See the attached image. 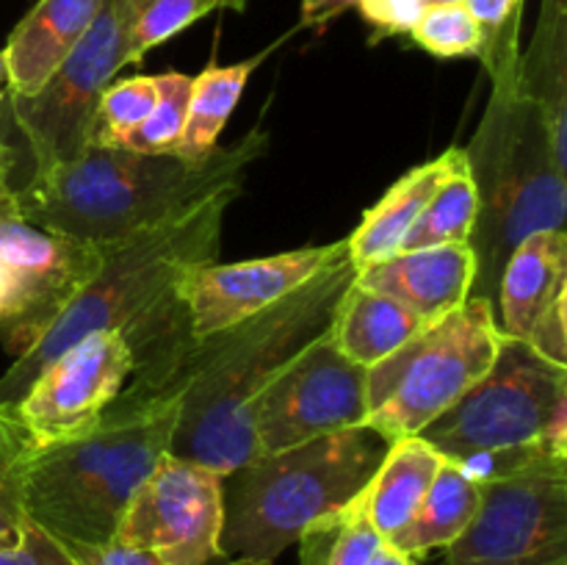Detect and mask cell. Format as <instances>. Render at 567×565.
I'll return each mask as SVG.
<instances>
[{
    "mask_svg": "<svg viewBox=\"0 0 567 565\" xmlns=\"http://www.w3.org/2000/svg\"><path fill=\"white\" fill-rule=\"evenodd\" d=\"M241 186H227L203 203L122 242L105 244L97 275L31 349L0 377V404L20 402L31 382L64 349L92 332H120L133 355L131 377L164 380L181 369L197 338L181 282L192 269L219 260L221 225Z\"/></svg>",
    "mask_w": 567,
    "mask_h": 565,
    "instance_id": "6da1fadb",
    "label": "cell"
},
{
    "mask_svg": "<svg viewBox=\"0 0 567 565\" xmlns=\"http://www.w3.org/2000/svg\"><path fill=\"white\" fill-rule=\"evenodd\" d=\"M354 280L358 266L347 253L280 302L197 338L175 377L181 410L169 441L172 458L208 465L216 474L255 458L249 424L255 399L293 355L330 332L338 305Z\"/></svg>",
    "mask_w": 567,
    "mask_h": 565,
    "instance_id": "7a4b0ae2",
    "label": "cell"
},
{
    "mask_svg": "<svg viewBox=\"0 0 567 565\" xmlns=\"http://www.w3.org/2000/svg\"><path fill=\"white\" fill-rule=\"evenodd\" d=\"M266 147L269 133L260 127L230 147H216L203 164L89 144L75 158L33 172L14 192V205L28 225L78 242L114 244L203 203L219 188L241 186L249 164Z\"/></svg>",
    "mask_w": 567,
    "mask_h": 565,
    "instance_id": "3957f363",
    "label": "cell"
},
{
    "mask_svg": "<svg viewBox=\"0 0 567 565\" xmlns=\"http://www.w3.org/2000/svg\"><path fill=\"white\" fill-rule=\"evenodd\" d=\"M181 391L127 382L103 419L72 441L33 449L25 513L64 543L114 541L136 487L169 454Z\"/></svg>",
    "mask_w": 567,
    "mask_h": 565,
    "instance_id": "277c9868",
    "label": "cell"
},
{
    "mask_svg": "<svg viewBox=\"0 0 567 565\" xmlns=\"http://www.w3.org/2000/svg\"><path fill=\"white\" fill-rule=\"evenodd\" d=\"M493 94L474 142L465 150L480 210L468 244L476 277L471 294L496 308L509 255L540 230H565L567 158L554 150L540 111L520 94L518 59L491 70Z\"/></svg>",
    "mask_w": 567,
    "mask_h": 565,
    "instance_id": "5b68a950",
    "label": "cell"
},
{
    "mask_svg": "<svg viewBox=\"0 0 567 565\" xmlns=\"http://www.w3.org/2000/svg\"><path fill=\"white\" fill-rule=\"evenodd\" d=\"M388 449V438L360 424L255 454L221 474V554L266 563L280 557L313 521L347 507L369 487Z\"/></svg>",
    "mask_w": 567,
    "mask_h": 565,
    "instance_id": "8992f818",
    "label": "cell"
},
{
    "mask_svg": "<svg viewBox=\"0 0 567 565\" xmlns=\"http://www.w3.org/2000/svg\"><path fill=\"white\" fill-rule=\"evenodd\" d=\"M498 343L496 308L471 294L457 310L365 369V424L391 443L419 435L491 369Z\"/></svg>",
    "mask_w": 567,
    "mask_h": 565,
    "instance_id": "52a82bcc",
    "label": "cell"
},
{
    "mask_svg": "<svg viewBox=\"0 0 567 565\" xmlns=\"http://www.w3.org/2000/svg\"><path fill=\"white\" fill-rule=\"evenodd\" d=\"M419 438L454 463L540 441L567 452V366L502 336L491 369Z\"/></svg>",
    "mask_w": 567,
    "mask_h": 565,
    "instance_id": "ba28073f",
    "label": "cell"
},
{
    "mask_svg": "<svg viewBox=\"0 0 567 565\" xmlns=\"http://www.w3.org/2000/svg\"><path fill=\"white\" fill-rule=\"evenodd\" d=\"M446 565H567V458L480 482V507L446 546Z\"/></svg>",
    "mask_w": 567,
    "mask_h": 565,
    "instance_id": "9c48e42d",
    "label": "cell"
},
{
    "mask_svg": "<svg viewBox=\"0 0 567 565\" xmlns=\"http://www.w3.org/2000/svg\"><path fill=\"white\" fill-rule=\"evenodd\" d=\"M136 0H103L64 64L31 97H9L17 127L33 155V172L75 158L89 144L97 94L131 64V28Z\"/></svg>",
    "mask_w": 567,
    "mask_h": 565,
    "instance_id": "30bf717a",
    "label": "cell"
},
{
    "mask_svg": "<svg viewBox=\"0 0 567 565\" xmlns=\"http://www.w3.org/2000/svg\"><path fill=\"white\" fill-rule=\"evenodd\" d=\"M332 330V327H330ZM365 369L324 332L264 388L252 404L255 452H280L327 432L365 424Z\"/></svg>",
    "mask_w": 567,
    "mask_h": 565,
    "instance_id": "8fae6325",
    "label": "cell"
},
{
    "mask_svg": "<svg viewBox=\"0 0 567 565\" xmlns=\"http://www.w3.org/2000/svg\"><path fill=\"white\" fill-rule=\"evenodd\" d=\"M103 258L105 244L42 230L20 216L0 219V269L9 282L0 341L14 358L31 349L75 302L100 271Z\"/></svg>",
    "mask_w": 567,
    "mask_h": 565,
    "instance_id": "7c38bea8",
    "label": "cell"
},
{
    "mask_svg": "<svg viewBox=\"0 0 567 565\" xmlns=\"http://www.w3.org/2000/svg\"><path fill=\"white\" fill-rule=\"evenodd\" d=\"M221 521V474L166 454L131 496L114 541L144 548L164 565H214L225 557Z\"/></svg>",
    "mask_w": 567,
    "mask_h": 565,
    "instance_id": "4fadbf2b",
    "label": "cell"
},
{
    "mask_svg": "<svg viewBox=\"0 0 567 565\" xmlns=\"http://www.w3.org/2000/svg\"><path fill=\"white\" fill-rule=\"evenodd\" d=\"M133 371L131 347L120 332H92L59 355L20 402L11 404L37 449L72 441L92 430Z\"/></svg>",
    "mask_w": 567,
    "mask_h": 565,
    "instance_id": "5bb4252c",
    "label": "cell"
},
{
    "mask_svg": "<svg viewBox=\"0 0 567 565\" xmlns=\"http://www.w3.org/2000/svg\"><path fill=\"white\" fill-rule=\"evenodd\" d=\"M349 253L347 238L238 264H203L181 282L194 338L227 330L297 291Z\"/></svg>",
    "mask_w": 567,
    "mask_h": 565,
    "instance_id": "9a60e30c",
    "label": "cell"
},
{
    "mask_svg": "<svg viewBox=\"0 0 567 565\" xmlns=\"http://www.w3.org/2000/svg\"><path fill=\"white\" fill-rule=\"evenodd\" d=\"M476 277L468 242L408 249L358 269L360 286L396 299L426 327L457 310L471 297Z\"/></svg>",
    "mask_w": 567,
    "mask_h": 565,
    "instance_id": "2e32d148",
    "label": "cell"
},
{
    "mask_svg": "<svg viewBox=\"0 0 567 565\" xmlns=\"http://www.w3.org/2000/svg\"><path fill=\"white\" fill-rule=\"evenodd\" d=\"M103 0H39L3 48L9 97H31L64 64Z\"/></svg>",
    "mask_w": 567,
    "mask_h": 565,
    "instance_id": "e0dca14e",
    "label": "cell"
},
{
    "mask_svg": "<svg viewBox=\"0 0 567 565\" xmlns=\"http://www.w3.org/2000/svg\"><path fill=\"white\" fill-rule=\"evenodd\" d=\"M559 299H567V233H532L504 266L496 299L498 330L502 336L529 341Z\"/></svg>",
    "mask_w": 567,
    "mask_h": 565,
    "instance_id": "ac0fdd59",
    "label": "cell"
},
{
    "mask_svg": "<svg viewBox=\"0 0 567 565\" xmlns=\"http://www.w3.org/2000/svg\"><path fill=\"white\" fill-rule=\"evenodd\" d=\"M463 155L465 150L452 147L443 155H437V158L404 172V175L388 188L385 197H382L374 208L365 210L358 230L347 238L349 258H352V264L358 266V269L377 264V260L391 258V255H396L399 249H402V242L410 233V227L415 225V219L421 216L424 205L430 203V197L435 194V188L441 186L443 177L454 170V164H457Z\"/></svg>",
    "mask_w": 567,
    "mask_h": 565,
    "instance_id": "d6986e66",
    "label": "cell"
},
{
    "mask_svg": "<svg viewBox=\"0 0 567 565\" xmlns=\"http://www.w3.org/2000/svg\"><path fill=\"white\" fill-rule=\"evenodd\" d=\"M518 89L548 127L554 150L567 158V3L543 0L529 50L518 55Z\"/></svg>",
    "mask_w": 567,
    "mask_h": 565,
    "instance_id": "ffe728a7",
    "label": "cell"
},
{
    "mask_svg": "<svg viewBox=\"0 0 567 565\" xmlns=\"http://www.w3.org/2000/svg\"><path fill=\"white\" fill-rule=\"evenodd\" d=\"M424 327V321L410 314L396 299L371 291L354 280L338 305L330 332L338 349L349 360H354L363 369H371L388 355L396 352L402 343H408Z\"/></svg>",
    "mask_w": 567,
    "mask_h": 565,
    "instance_id": "44dd1931",
    "label": "cell"
},
{
    "mask_svg": "<svg viewBox=\"0 0 567 565\" xmlns=\"http://www.w3.org/2000/svg\"><path fill=\"white\" fill-rule=\"evenodd\" d=\"M441 454L419 435L391 443L374 480L365 487L369 515L385 541L413 518L441 469Z\"/></svg>",
    "mask_w": 567,
    "mask_h": 565,
    "instance_id": "7402d4cb",
    "label": "cell"
},
{
    "mask_svg": "<svg viewBox=\"0 0 567 565\" xmlns=\"http://www.w3.org/2000/svg\"><path fill=\"white\" fill-rule=\"evenodd\" d=\"M476 507H480V482L471 480L454 460L443 458L415 515L388 543L408 557H421L432 548H446L468 526Z\"/></svg>",
    "mask_w": 567,
    "mask_h": 565,
    "instance_id": "603a6c76",
    "label": "cell"
},
{
    "mask_svg": "<svg viewBox=\"0 0 567 565\" xmlns=\"http://www.w3.org/2000/svg\"><path fill=\"white\" fill-rule=\"evenodd\" d=\"M269 53V50H266ZM266 53L252 55L230 66H205L197 78H192V97H188L186 125H183L177 158L188 164H203L219 147V133L227 125L230 114L241 100L249 75L260 66Z\"/></svg>",
    "mask_w": 567,
    "mask_h": 565,
    "instance_id": "cb8c5ba5",
    "label": "cell"
},
{
    "mask_svg": "<svg viewBox=\"0 0 567 565\" xmlns=\"http://www.w3.org/2000/svg\"><path fill=\"white\" fill-rule=\"evenodd\" d=\"M299 565H369L385 537L369 515L365 491L299 535Z\"/></svg>",
    "mask_w": 567,
    "mask_h": 565,
    "instance_id": "d4e9b609",
    "label": "cell"
},
{
    "mask_svg": "<svg viewBox=\"0 0 567 565\" xmlns=\"http://www.w3.org/2000/svg\"><path fill=\"white\" fill-rule=\"evenodd\" d=\"M476 210H480V197H476L474 177H471L468 158H460L454 170L449 172L424 205L421 216L410 233L404 236L402 249H426L441 247V244H457L468 242L471 230H474Z\"/></svg>",
    "mask_w": 567,
    "mask_h": 565,
    "instance_id": "484cf974",
    "label": "cell"
},
{
    "mask_svg": "<svg viewBox=\"0 0 567 565\" xmlns=\"http://www.w3.org/2000/svg\"><path fill=\"white\" fill-rule=\"evenodd\" d=\"M33 449L14 410L0 404V548L14 546L25 530V474Z\"/></svg>",
    "mask_w": 567,
    "mask_h": 565,
    "instance_id": "4316f807",
    "label": "cell"
},
{
    "mask_svg": "<svg viewBox=\"0 0 567 565\" xmlns=\"http://www.w3.org/2000/svg\"><path fill=\"white\" fill-rule=\"evenodd\" d=\"M158 89L155 75H133L111 81L94 103L89 122V144L97 147H125L138 125L153 111ZM86 144V147H89Z\"/></svg>",
    "mask_w": 567,
    "mask_h": 565,
    "instance_id": "83f0119b",
    "label": "cell"
},
{
    "mask_svg": "<svg viewBox=\"0 0 567 565\" xmlns=\"http://www.w3.org/2000/svg\"><path fill=\"white\" fill-rule=\"evenodd\" d=\"M155 89H158V97H155L153 111L133 131V136L125 142V150L147 155H175L183 125H186L192 78L183 72H164V75H155Z\"/></svg>",
    "mask_w": 567,
    "mask_h": 565,
    "instance_id": "f1b7e54d",
    "label": "cell"
},
{
    "mask_svg": "<svg viewBox=\"0 0 567 565\" xmlns=\"http://www.w3.org/2000/svg\"><path fill=\"white\" fill-rule=\"evenodd\" d=\"M410 37L437 59H465V55L480 59L485 50V31L465 9V3L426 6Z\"/></svg>",
    "mask_w": 567,
    "mask_h": 565,
    "instance_id": "f546056e",
    "label": "cell"
},
{
    "mask_svg": "<svg viewBox=\"0 0 567 565\" xmlns=\"http://www.w3.org/2000/svg\"><path fill=\"white\" fill-rule=\"evenodd\" d=\"M214 9H221V0H136L127 55L131 64H138L150 50L186 31Z\"/></svg>",
    "mask_w": 567,
    "mask_h": 565,
    "instance_id": "4dcf8cb0",
    "label": "cell"
},
{
    "mask_svg": "<svg viewBox=\"0 0 567 565\" xmlns=\"http://www.w3.org/2000/svg\"><path fill=\"white\" fill-rule=\"evenodd\" d=\"M465 9L474 14L485 31V50L480 59L491 70L493 64L518 55V25L524 0H465Z\"/></svg>",
    "mask_w": 567,
    "mask_h": 565,
    "instance_id": "1f68e13d",
    "label": "cell"
},
{
    "mask_svg": "<svg viewBox=\"0 0 567 565\" xmlns=\"http://www.w3.org/2000/svg\"><path fill=\"white\" fill-rule=\"evenodd\" d=\"M0 565H78V559L59 537L28 518L20 541L0 548Z\"/></svg>",
    "mask_w": 567,
    "mask_h": 565,
    "instance_id": "d6a6232c",
    "label": "cell"
},
{
    "mask_svg": "<svg viewBox=\"0 0 567 565\" xmlns=\"http://www.w3.org/2000/svg\"><path fill=\"white\" fill-rule=\"evenodd\" d=\"M354 9L374 28L371 42H380L385 37H399V33H410L415 28V22L421 20V14H424L421 0H358Z\"/></svg>",
    "mask_w": 567,
    "mask_h": 565,
    "instance_id": "836d02e7",
    "label": "cell"
},
{
    "mask_svg": "<svg viewBox=\"0 0 567 565\" xmlns=\"http://www.w3.org/2000/svg\"><path fill=\"white\" fill-rule=\"evenodd\" d=\"M64 546L70 548L78 565H164L144 548L122 546L116 541L105 543V546H81V543H64Z\"/></svg>",
    "mask_w": 567,
    "mask_h": 565,
    "instance_id": "e575fe53",
    "label": "cell"
},
{
    "mask_svg": "<svg viewBox=\"0 0 567 565\" xmlns=\"http://www.w3.org/2000/svg\"><path fill=\"white\" fill-rule=\"evenodd\" d=\"M358 0H302L299 6V28H313L316 33L327 31L330 22L354 9Z\"/></svg>",
    "mask_w": 567,
    "mask_h": 565,
    "instance_id": "d590c367",
    "label": "cell"
},
{
    "mask_svg": "<svg viewBox=\"0 0 567 565\" xmlns=\"http://www.w3.org/2000/svg\"><path fill=\"white\" fill-rule=\"evenodd\" d=\"M369 565H413V557H408V554H402L399 548H393L391 543L385 541L377 548V554L371 557Z\"/></svg>",
    "mask_w": 567,
    "mask_h": 565,
    "instance_id": "8d00e7d4",
    "label": "cell"
},
{
    "mask_svg": "<svg viewBox=\"0 0 567 565\" xmlns=\"http://www.w3.org/2000/svg\"><path fill=\"white\" fill-rule=\"evenodd\" d=\"M6 216H20L17 214V205H14V194L6 199H0V219H6Z\"/></svg>",
    "mask_w": 567,
    "mask_h": 565,
    "instance_id": "74e56055",
    "label": "cell"
},
{
    "mask_svg": "<svg viewBox=\"0 0 567 565\" xmlns=\"http://www.w3.org/2000/svg\"><path fill=\"white\" fill-rule=\"evenodd\" d=\"M6 299H9V282H6L3 269H0V319H3L6 314Z\"/></svg>",
    "mask_w": 567,
    "mask_h": 565,
    "instance_id": "f35d334b",
    "label": "cell"
},
{
    "mask_svg": "<svg viewBox=\"0 0 567 565\" xmlns=\"http://www.w3.org/2000/svg\"><path fill=\"white\" fill-rule=\"evenodd\" d=\"M227 565H271L266 559H249V557H233Z\"/></svg>",
    "mask_w": 567,
    "mask_h": 565,
    "instance_id": "ab89813d",
    "label": "cell"
},
{
    "mask_svg": "<svg viewBox=\"0 0 567 565\" xmlns=\"http://www.w3.org/2000/svg\"><path fill=\"white\" fill-rule=\"evenodd\" d=\"M3 89H6V61H3V50H0V105H3Z\"/></svg>",
    "mask_w": 567,
    "mask_h": 565,
    "instance_id": "60d3db41",
    "label": "cell"
},
{
    "mask_svg": "<svg viewBox=\"0 0 567 565\" xmlns=\"http://www.w3.org/2000/svg\"><path fill=\"white\" fill-rule=\"evenodd\" d=\"M457 3H465V0H421V6H457Z\"/></svg>",
    "mask_w": 567,
    "mask_h": 565,
    "instance_id": "b9f144b4",
    "label": "cell"
},
{
    "mask_svg": "<svg viewBox=\"0 0 567 565\" xmlns=\"http://www.w3.org/2000/svg\"><path fill=\"white\" fill-rule=\"evenodd\" d=\"M244 6H247V0H221V9H236V11H244Z\"/></svg>",
    "mask_w": 567,
    "mask_h": 565,
    "instance_id": "7bdbcfd3",
    "label": "cell"
}]
</instances>
